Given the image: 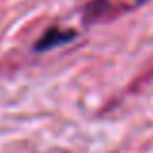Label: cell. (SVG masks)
Wrapping results in <instances>:
<instances>
[{
    "instance_id": "1",
    "label": "cell",
    "mask_w": 153,
    "mask_h": 153,
    "mask_svg": "<svg viewBox=\"0 0 153 153\" xmlns=\"http://www.w3.org/2000/svg\"><path fill=\"white\" fill-rule=\"evenodd\" d=\"M74 37H76V31H72V29H58V27H52V29H49L37 41L35 49L37 51H49V49H54V47H58V45H64V43L72 41Z\"/></svg>"
},
{
    "instance_id": "2",
    "label": "cell",
    "mask_w": 153,
    "mask_h": 153,
    "mask_svg": "<svg viewBox=\"0 0 153 153\" xmlns=\"http://www.w3.org/2000/svg\"><path fill=\"white\" fill-rule=\"evenodd\" d=\"M142 2H146V0H132V6H136V4H142Z\"/></svg>"
}]
</instances>
